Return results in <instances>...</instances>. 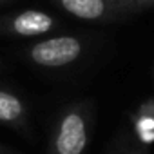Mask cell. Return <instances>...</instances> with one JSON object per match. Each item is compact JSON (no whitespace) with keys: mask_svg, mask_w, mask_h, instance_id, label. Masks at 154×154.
I'll use <instances>...</instances> for the list:
<instances>
[{"mask_svg":"<svg viewBox=\"0 0 154 154\" xmlns=\"http://www.w3.org/2000/svg\"><path fill=\"white\" fill-rule=\"evenodd\" d=\"M31 111L27 102L6 85H0V125L27 132Z\"/></svg>","mask_w":154,"mask_h":154,"instance_id":"obj_5","label":"cell"},{"mask_svg":"<svg viewBox=\"0 0 154 154\" xmlns=\"http://www.w3.org/2000/svg\"><path fill=\"white\" fill-rule=\"evenodd\" d=\"M149 2H150V4H152V8H154V0H149Z\"/></svg>","mask_w":154,"mask_h":154,"instance_id":"obj_10","label":"cell"},{"mask_svg":"<svg viewBox=\"0 0 154 154\" xmlns=\"http://www.w3.org/2000/svg\"><path fill=\"white\" fill-rule=\"evenodd\" d=\"M62 22L42 9H22L0 17V36L6 38H44L60 29Z\"/></svg>","mask_w":154,"mask_h":154,"instance_id":"obj_3","label":"cell"},{"mask_svg":"<svg viewBox=\"0 0 154 154\" xmlns=\"http://www.w3.org/2000/svg\"><path fill=\"white\" fill-rule=\"evenodd\" d=\"M109 4H114V6H120V8H125L132 13H140L143 9H149L152 8V4L149 0H105Z\"/></svg>","mask_w":154,"mask_h":154,"instance_id":"obj_6","label":"cell"},{"mask_svg":"<svg viewBox=\"0 0 154 154\" xmlns=\"http://www.w3.org/2000/svg\"><path fill=\"white\" fill-rule=\"evenodd\" d=\"M87 40L80 35H49L24 49L29 63L40 69H63L85 56Z\"/></svg>","mask_w":154,"mask_h":154,"instance_id":"obj_2","label":"cell"},{"mask_svg":"<svg viewBox=\"0 0 154 154\" xmlns=\"http://www.w3.org/2000/svg\"><path fill=\"white\" fill-rule=\"evenodd\" d=\"M0 154H22L20 150H17V149H13V147H9V145H6V143H2L0 141Z\"/></svg>","mask_w":154,"mask_h":154,"instance_id":"obj_8","label":"cell"},{"mask_svg":"<svg viewBox=\"0 0 154 154\" xmlns=\"http://www.w3.org/2000/svg\"><path fill=\"white\" fill-rule=\"evenodd\" d=\"M63 13L84 22H114L132 15V11L109 4L105 0H51Z\"/></svg>","mask_w":154,"mask_h":154,"instance_id":"obj_4","label":"cell"},{"mask_svg":"<svg viewBox=\"0 0 154 154\" xmlns=\"http://www.w3.org/2000/svg\"><path fill=\"white\" fill-rule=\"evenodd\" d=\"M11 2H15V0H0V8H2V6H8V4H11Z\"/></svg>","mask_w":154,"mask_h":154,"instance_id":"obj_9","label":"cell"},{"mask_svg":"<svg viewBox=\"0 0 154 154\" xmlns=\"http://www.w3.org/2000/svg\"><path fill=\"white\" fill-rule=\"evenodd\" d=\"M94 129V105L78 100L65 105L54 118L47 154H85Z\"/></svg>","mask_w":154,"mask_h":154,"instance_id":"obj_1","label":"cell"},{"mask_svg":"<svg viewBox=\"0 0 154 154\" xmlns=\"http://www.w3.org/2000/svg\"><path fill=\"white\" fill-rule=\"evenodd\" d=\"M114 154H143V150H140V149L134 147V145H129V147H122V149H118Z\"/></svg>","mask_w":154,"mask_h":154,"instance_id":"obj_7","label":"cell"}]
</instances>
